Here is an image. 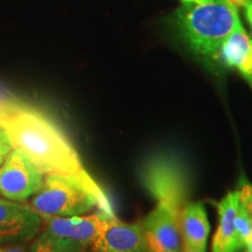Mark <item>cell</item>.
Instances as JSON below:
<instances>
[{
	"mask_svg": "<svg viewBox=\"0 0 252 252\" xmlns=\"http://www.w3.org/2000/svg\"><path fill=\"white\" fill-rule=\"evenodd\" d=\"M87 247L42 229L32 241L28 252H86Z\"/></svg>",
	"mask_w": 252,
	"mask_h": 252,
	"instance_id": "obj_13",
	"label": "cell"
},
{
	"mask_svg": "<svg viewBox=\"0 0 252 252\" xmlns=\"http://www.w3.org/2000/svg\"><path fill=\"white\" fill-rule=\"evenodd\" d=\"M14 149V145L12 143L11 135L6 130V127L0 122V166L5 161L8 154Z\"/></svg>",
	"mask_w": 252,
	"mask_h": 252,
	"instance_id": "obj_17",
	"label": "cell"
},
{
	"mask_svg": "<svg viewBox=\"0 0 252 252\" xmlns=\"http://www.w3.org/2000/svg\"><path fill=\"white\" fill-rule=\"evenodd\" d=\"M239 207L238 190L226 194L217 204L219 225L213 237V252H237L239 248L236 241L235 217Z\"/></svg>",
	"mask_w": 252,
	"mask_h": 252,
	"instance_id": "obj_11",
	"label": "cell"
},
{
	"mask_svg": "<svg viewBox=\"0 0 252 252\" xmlns=\"http://www.w3.org/2000/svg\"><path fill=\"white\" fill-rule=\"evenodd\" d=\"M245 15H247L249 24H250V26L252 28V2L245 7Z\"/></svg>",
	"mask_w": 252,
	"mask_h": 252,
	"instance_id": "obj_20",
	"label": "cell"
},
{
	"mask_svg": "<svg viewBox=\"0 0 252 252\" xmlns=\"http://www.w3.org/2000/svg\"><path fill=\"white\" fill-rule=\"evenodd\" d=\"M15 149L24 152L45 174L90 178L82 159L65 132L32 104L8 118L0 119Z\"/></svg>",
	"mask_w": 252,
	"mask_h": 252,
	"instance_id": "obj_1",
	"label": "cell"
},
{
	"mask_svg": "<svg viewBox=\"0 0 252 252\" xmlns=\"http://www.w3.org/2000/svg\"><path fill=\"white\" fill-rule=\"evenodd\" d=\"M184 39L197 54L214 58L239 23L237 8L224 0L185 4L176 14Z\"/></svg>",
	"mask_w": 252,
	"mask_h": 252,
	"instance_id": "obj_3",
	"label": "cell"
},
{
	"mask_svg": "<svg viewBox=\"0 0 252 252\" xmlns=\"http://www.w3.org/2000/svg\"><path fill=\"white\" fill-rule=\"evenodd\" d=\"M210 225L202 202H187L180 214L182 248L206 251Z\"/></svg>",
	"mask_w": 252,
	"mask_h": 252,
	"instance_id": "obj_10",
	"label": "cell"
},
{
	"mask_svg": "<svg viewBox=\"0 0 252 252\" xmlns=\"http://www.w3.org/2000/svg\"><path fill=\"white\" fill-rule=\"evenodd\" d=\"M90 249L93 252H147L141 224L123 222L116 215L110 217Z\"/></svg>",
	"mask_w": 252,
	"mask_h": 252,
	"instance_id": "obj_9",
	"label": "cell"
},
{
	"mask_svg": "<svg viewBox=\"0 0 252 252\" xmlns=\"http://www.w3.org/2000/svg\"><path fill=\"white\" fill-rule=\"evenodd\" d=\"M244 249H245L244 252H252V237H251L250 241L248 242V244L245 245Z\"/></svg>",
	"mask_w": 252,
	"mask_h": 252,
	"instance_id": "obj_22",
	"label": "cell"
},
{
	"mask_svg": "<svg viewBox=\"0 0 252 252\" xmlns=\"http://www.w3.org/2000/svg\"><path fill=\"white\" fill-rule=\"evenodd\" d=\"M185 4H206V2L214 1V0H182Z\"/></svg>",
	"mask_w": 252,
	"mask_h": 252,
	"instance_id": "obj_21",
	"label": "cell"
},
{
	"mask_svg": "<svg viewBox=\"0 0 252 252\" xmlns=\"http://www.w3.org/2000/svg\"><path fill=\"white\" fill-rule=\"evenodd\" d=\"M220 54L230 68H236L252 87L251 40L241 21L232 33L223 41Z\"/></svg>",
	"mask_w": 252,
	"mask_h": 252,
	"instance_id": "obj_12",
	"label": "cell"
},
{
	"mask_svg": "<svg viewBox=\"0 0 252 252\" xmlns=\"http://www.w3.org/2000/svg\"><path fill=\"white\" fill-rule=\"evenodd\" d=\"M251 56H252V40H251Z\"/></svg>",
	"mask_w": 252,
	"mask_h": 252,
	"instance_id": "obj_24",
	"label": "cell"
},
{
	"mask_svg": "<svg viewBox=\"0 0 252 252\" xmlns=\"http://www.w3.org/2000/svg\"><path fill=\"white\" fill-rule=\"evenodd\" d=\"M86 252H93V251H88V250H87V251H86Z\"/></svg>",
	"mask_w": 252,
	"mask_h": 252,
	"instance_id": "obj_25",
	"label": "cell"
},
{
	"mask_svg": "<svg viewBox=\"0 0 252 252\" xmlns=\"http://www.w3.org/2000/svg\"><path fill=\"white\" fill-rule=\"evenodd\" d=\"M141 182L157 201H166L181 209L187 203V174L180 161L169 154L151 157L141 168Z\"/></svg>",
	"mask_w": 252,
	"mask_h": 252,
	"instance_id": "obj_4",
	"label": "cell"
},
{
	"mask_svg": "<svg viewBox=\"0 0 252 252\" xmlns=\"http://www.w3.org/2000/svg\"><path fill=\"white\" fill-rule=\"evenodd\" d=\"M235 232L236 241L241 250L252 237V217L249 216L241 206L238 207L237 215L235 217Z\"/></svg>",
	"mask_w": 252,
	"mask_h": 252,
	"instance_id": "obj_14",
	"label": "cell"
},
{
	"mask_svg": "<svg viewBox=\"0 0 252 252\" xmlns=\"http://www.w3.org/2000/svg\"><path fill=\"white\" fill-rule=\"evenodd\" d=\"M112 216L115 215L97 210L90 215L86 214L71 217H45L42 219V229L53 235L71 239L90 248Z\"/></svg>",
	"mask_w": 252,
	"mask_h": 252,
	"instance_id": "obj_8",
	"label": "cell"
},
{
	"mask_svg": "<svg viewBox=\"0 0 252 252\" xmlns=\"http://www.w3.org/2000/svg\"><path fill=\"white\" fill-rule=\"evenodd\" d=\"M42 230V217L27 202L0 197V245L30 243Z\"/></svg>",
	"mask_w": 252,
	"mask_h": 252,
	"instance_id": "obj_7",
	"label": "cell"
},
{
	"mask_svg": "<svg viewBox=\"0 0 252 252\" xmlns=\"http://www.w3.org/2000/svg\"><path fill=\"white\" fill-rule=\"evenodd\" d=\"M239 206L244 209L249 216L252 217V185L248 181L242 182L238 189Z\"/></svg>",
	"mask_w": 252,
	"mask_h": 252,
	"instance_id": "obj_16",
	"label": "cell"
},
{
	"mask_svg": "<svg viewBox=\"0 0 252 252\" xmlns=\"http://www.w3.org/2000/svg\"><path fill=\"white\" fill-rule=\"evenodd\" d=\"M45 175L26 154L14 147L0 166V196L27 202L42 187Z\"/></svg>",
	"mask_w": 252,
	"mask_h": 252,
	"instance_id": "obj_5",
	"label": "cell"
},
{
	"mask_svg": "<svg viewBox=\"0 0 252 252\" xmlns=\"http://www.w3.org/2000/svg\"><path fill=\"white\" fill-rule=\"evenodd\" d=\"M27 102L18 97L11 91L0 87V119L8 118L21 110Z\"/></svg>",
	"mask_w": 252,
	"mask_h": 252,
	"instance_id": "obj_15",
	"label": "cell"
},
{
	"mask_svg": "<svg viewBox=\"0 0 252 252\" xmlns=\"http://www.w3.org/2000/svg\"><path fill=\"white\" fill-rule=\"evenodd\" d=\"M229 5L234 6L235 8L238 7H247L249 4H251L252 0H224Z\"/></svg>",
	"mask_w": 252,
	"mask_h": 252,
	"instance_id": "obj_19",
	"label": "cell"
},
{
	"mask_svg": "<svg viewBox=\"0 0 252 252\" xmlns=\"http://www.w3.org/2000/svg\"><path fill=\"white\" fill-rule=\"evenodd\" d=\"M181 208L166 201H157V207L143 220L147 252H180Z\"/></svg>",
	"mask_w": 252,
	"mask_h": 252,
	"instance_id": "obj_6",
	"label": "cell"
},
{
	"mask_svg": "<svg viewBox=\"0 0 252 252\" xmlns=\"http://www.w3.org/2000/svg\"><path fill=\"white\" fill-rule=\"evenodd\" d=\"M182 252H206V251H198V250H191V249H184V248H182Z\"/></svg>",
	"mask_w": 252,
	"mask_h": 252,
	"instance_id": "obj_23",
	"label": "cell"
},
{
	"mask_svg": "<svg viewBox=\"0 0 252 252\" xmlns=\"http://www.w3.org/2000/svg\"><path fill=\"white\" fill-rule=\"evenodd\" d=\"M27 243H12L0 245V252H28Z\"/></svg>",
	"mask_w": 252,
	"mask_h": 252,
	"instance_id": "obj_18",
	"label": "cell"
},
{
	"mask_svg": "<svg viewBox=\"0 0 252 252\" xmlns=\"http://www.w3.org/2000/svg\"><path fill=\"white\" fill-rule=\"evenodd\" d=\"M30 204L42 219L81 216L94 209L115 215L109 197L93 176L47 174Z\"/></svg>",
	"mask_w": 252,
	"mask_h": 252,
	"instance_id": "obj_2",
	"label": "cell"
}]
</instances>
